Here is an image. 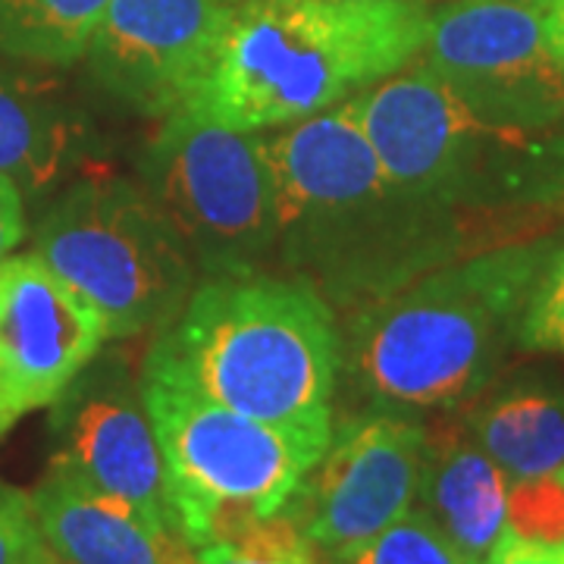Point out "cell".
Instances as JSON below:
<instances>
[{
	"instance_id": "1",
	"label": "cell",
	"mask_w": 564,
	"mask_h": 564,
	"mask_svg": "<svg viewBox=\"0 0 564 564\" xmlns=\"http://www.w3.org/2000/svg\"><path fill=\"white\" fill-rule=\"evenodd\" d=\"M280 198L276 267L351 311L464 254V214L386 173L345 101L270 135Z\"/></svg>"
},
{
	"instance_id": "2",
	"label": "cell",
	"mask_w": 564,
	"mask_h": 564,
	"mask_svg": "<svg viewBox=\"0 0 564 564\" xmlns=\"http://www.w3.org/2000/svg\"><path fill=\"white\" fill-rule=\"evenodd\" d=\"M552 242H508L345 311L339 383L355 411L448 414L496 380Z\"/></svg>"
},
{
	"instance_id": "3",
	"label": "cell",
	"mask_w": 564,
	"mask_h": 564,
	"mask_svg": "<svg viewBox=\"0 0 564 564\" xmlns=\"http://www.w3.org/2000/svg\"><path fill=\"white\" fill-rule=\"evenodd\" d=\"M430 13L426 0H242L185 110L248 132L311 120L417 61Z\"/></svg>"
},
{
	"instance_id": "4",
	"label": "cell",
	"mask_w": 564,
	"mask_h": 564,
	"mask_svg": "<svg viewBox=\"0 0 564 564\" xmlns=\"http://www.w3.org/2000/svg\"><path fill=\"white\" fill-rule=\"evenodd\" d=\"M141 370L258 421L333 426L339 321L317 289L289 273L202 280Z\"/></svg>"
},
{
	"instance_id": "5",
	"label": "cell",
	"mask_w": 564,
	"mask_h": 564,
	"mask_svg": "<svg viewBox=\"0 0 564 564\" xmlns=\"http://www.w3.org/2000/svg\"><path fill=\"white\" fill-rule=\"evenodd\" d=\"M392 180L458 214L543 207L564 198V126L480 120L426 63L351 98Z\"/></svg>"
},
{
	"instance_id": "6",
	"label": "cell",
	"mask_w": 564,
	"mask_h": 564,
	"mask_svg": "<svg viewBox=\"0 0 564 564\" xmlns=\"http://www.w3.org/2000/svg\"><path fill=\"white\" fill-rule=\"evenodd\" d=\"M141 392L166 462L176 524L195 549L280 514L333 436V426L248 417L151 370H141Z\"/></svg>"
},
{
	"instance_id": "7",
	"label": "cell",
	"mask_w": 564,
	"mask_h": 564,
	"mask_svg": "<svg viewBox=\"0 0 564 564\" xmlns=\"http://www.w3.org/2000/svg\"><path fill=\"white\" fill-rule=\"evenodd\" d=\"M32 254L101 314L110 339L161 333L180 317L198 270L141 182L98 170L69 182L32 236Z\"/></svg>"
},
{
	"instance_id": "8",
	"label": "cell",
	"mask_w": 564,
	"mask_h": 564,
	"mask_svg": "<svg viewBox=\"0 0 564 564\" xmlns=\"http://www.w3.org/2000/svg\"><path fill=\"white\" fill-rule=\"evenodd\" d=\"M139 182L180 232L198 280L276 263L280 198L270 135L198 110L170 113L141 151Z\"/></svg>"
},
{
	"instance_id": "9",
	"label": "cell",
	"mask_w": 564,
	"mask_h": 564,
	"mask_svg": "<svg viewBox=\"0 0 564 564\" xmlns=\"http://www.w3.org/2000/svg\"><path fill=\"white\" fill-rule=\"evenodd\" d=\"M421 57L480 120L536 132L564 126V69L536 7L445 0L430 13Z\"/></svg>"
},
{
	"instance_id": "10",
	"label": "cell",
	"mask_w": 564,
	"mask_h": 564,
	"mask_svg": "<svg viewBox=\"0 0 564 564\" xmlns=\"http://www.w3.org/2000/svg\"><path fill=\"white\" fill-rule=\"evenodd\" d=\"M426 421L392 411H351L333 421L321 462L285 505L326 558L383 533L421 499Z\"/></svg>"
},
{
	"instance_id": "11",
	"label": "cell",
	"mask_w": 564,
	"mask_h": 564,
	"mask_svg": "<svg viewBox=\"0 0 564 564\" xmlns=\"http://www.w3.org/2000/svg\"><path fill=\"white\" fill-rule=\"evenodd\" d=\"M51 464L82 484L176 524L161 443L141 392V373L120 351H98L51 404ZM180 527V524H176Z\"/></svg>"
},
{
	"instance_id": "12",
	"label": "cell",
	"mask_w": 564,
	"mask_h": 564,
	"mask_svg": "<svg viewBox=\"0 0 564 564\" xmlns=\"http://www.w3.org/2000/svg\"><path fill=\"white\" fill-rule=\"evenodd\" d=\"M236 7L226 0H110L85 61L104 91L163 120L198 98Z\"/></svg>"
},
{
	"instance_id": "13",
	"label": "cell",
	"mask_w": 564,
	"mask_h": 564,
	"mask_svg": "<svg viewBox=\"0 0 564 564\" xmlns=\"http://www.w3.org/2000/svg\"><path fill=\"white\" fill-rule=\"evenodd\" d=\"M110 336L101 314L35 254L0 261V436L51 408Z\"/></svg>"
},
{
	"instance_id": "14",
	"label": "cell",
	"mask_w": 564,
	"mask_h": 564,
	"mask_svg": "<svg viewBox=\"0 0 564 564\" xmlns=\"http://www.w3.org/2000/svg\"><path fill=\"white\" fill-rule=\"evenodd\" d=\"M44 545L63 564H202L176 524L47 467L29 492Z\"/></svg>"
},
{
	"instance_id": "15",
	"label": "cell",
	"mask_w": 564,
	"mask_h": 564,
	"mask_svg": "<svg viewBox=\"0 0 564 564\" xmlns=\"http://www.w3.org/2000/svg\"><path fill=\"white\" fill-rule=\"evenodd\" d=\"M91 117L51 76L0 63V176L44 198L69 176L107 170Z\"/></svg>"
},
{
	"instance_id": "16",
	"label": "cell",
	"mask_w": 564,
	"mask_h": 564,
	"mask_svg": "<svg viewBox=\"0 0 564 564\" xmlns=\"http://www.w3.org/2000/svg\"><path fill=\"white\" fill-rule=\"evenodd\" d=\"M508 486L502 467L470 440L462 421L426 423L417 508L433 518L467 564H484L502 536Z\"/></svg>"
},
{
	"instance_id": "17",
	"label": "cell",
	"mask_w": 564,
	"mask_h": 564,
	"mask_svg": "<svg viewBox=\"0 0 564 564\" xmlns=\"http://www.w3.org/2000/svg\"><path fill=\"white\" fill-rule=\"evenodd\" d=\"M462 423L511 484L564 467V389L543 377L492 380L464 404Z\"/></svg>"
},
{
	"instance_id": "18",
	"label": "cell",
	"mask_w": 564,
	"mask_h": 564,
	"mask_svg": "<svg viewBox=\"0 0 564 564\" xmlns=\"http://www.w3.org/2000/svg\"><path fill=\"white\" fill-rule=\"evenodd\" d=\"M110 0H0V57L73 66L85 57Z\"/></svg>"
},
{
	"instance_id": "19",
	"label": "cell",
	"mask_w": 564,
	"mask_h": 564,
	"mask_svg": "<svg viewBox=\"0 0 564 564\" xmlns=\"http://www.w3.org/2000/svg\"><path fill=\"white\" fill-rule=\"evenodd\" d=\"M202 564H329L282 508L261 521H251L236 536L198 549Z\"/></svg>"
},
{
	"instance_id": "20",
	"label": "cell",
	"mask_w": 564,
	"mask_h": 564,
	"mask_svg": "<svg viewBox=\"0 0 564 564\" xmlns=\"http://www.w3.org/2000/svg\"><path fill=\"white\" fill-rule=\"evenodd\" d=\"M329 564H467L464 555L448 543L440 527L423 508H411L383 533L364 540L343 555L326 558Z\"/></svg>"
},
{
	"instance_id": "21",
	"label": "cell",
	"mask_w": 564,
	"mask_h": 564,
	"mask_svg": "<svg viewBox=\"0 0 564 564\" xmlns=\"http://www.w3.org/2000/svg\"><path fill=\"white\" fill-rule=\"evenodd\" d=\"M505 530L536 543L564 545V467L508 486Z\"/></svg>"
},
{
	"instance_id": "22",
	"label": "cell",
	"mask_w": 564,
	"mask_h": 564,
	"mask_svg": "<svg viewBox=\"0 0 564 564\" xmlns=\"http://www.w3.org/2000/svg\"><path fill=\"white\" fill-rule=\"evenodd\" d=\"M518 345L527 351L564 355V242L552 245L527 299Z\"/></svg>"
},
{
	"instance_id": "23",
	"label": "cell",
	"mask_w": 564,
	"mask_h": 564,
	"mask_svg": "<svg viewBox=\"0 0 564 564\" xmlns=\"http://www.w3.org/2000/svg\"><path fill=\"white\" fill-rule=\"evenodd\" d=\"M44 552L29 496L0 486V564H39Z\"/></svg>"
},
{
	"instance_id": "24",
	"label": "cell",
	"mask_w": 564,
	"mask_h": 564,
	"mask_svg": "<svg viewBox=\"0 0 564 564\" xmlns=\"http://www.w3.org/2000/svg\"><path fill=\"white\" fill-rule=\"evenodd\" d=\"M484 564H564V545L536 543L511 530H502V536L489 549Z\"/></svg>"
},
{
	"instance_id": "25",
	"label": "cell",
	"mask_w": 564,
	"mask_h": 564,
	"mask_svg": "<svg viewBox=\"0 0 564 564\" xmlns=\"http://www.w3.org/2000/svg\"><path fill=\"white\" fill-rule=\"evenodd\" d=\"M22 236H25V198L13 182L0 176V261L13 254Z\"/></svg>"
},
{
	"instance_id": "26",
	"label": "cell",
	"mask_w": 564,
	"mask_h": 564,
	"mask_svg": "<svg viewBox=\"0 0 564 564\" xmlns=\"http://www.w3.org/2000/svg\"><path fill=\"white\" fill-rule=\"evenodd\" d=\"M545 41L555 54V61L562 63L564 69V0H549V7L543 10Z\"/></svg>"
},
{
	"instance_id": "27",
	"label": "cell",
	"mask_w": 564,
	"mask_h": 564,
	"mask_svg": "<svg viewBox=\"0 0 564 564\" xmlns=\"http://www.w3.org/2000/svg\"><path fill=\"white\" fill-rule=\"evenodd\" d=\"M514 3H527V7H536V10H545V7H549V0H514Z\"/></svg>"
},
{
	"instance_id": "28",
	"label": "cell",
	"mask_w": 564,
	"mask_h": 564,
	"mask_svg": "<svg viewBox=\"0 0 564 564\" xmlns=\"http://www.w3.org/2000/svg\"><path fill=\"white\" fill-rule=\"evenodd\" d=\"M39 564H63V562L57 558V555H51V549H47V552H44V558H41Z\"/></svg>"
},
{
	"instance_id": "29",
	"label": "cell",
	"mask_w": 564,
	"mask_h": 564,
	"mask_svg": "<svg viewBox=\"0 0 564 564\" xmlns=\"http://www.w3.org/2000/svg\"><path fill=\"white\" fill-rule=\"evenodd\" d=\"M226 3H232V7H236V3H242V0H226Z\"/></svg>"
}]
</instances>
